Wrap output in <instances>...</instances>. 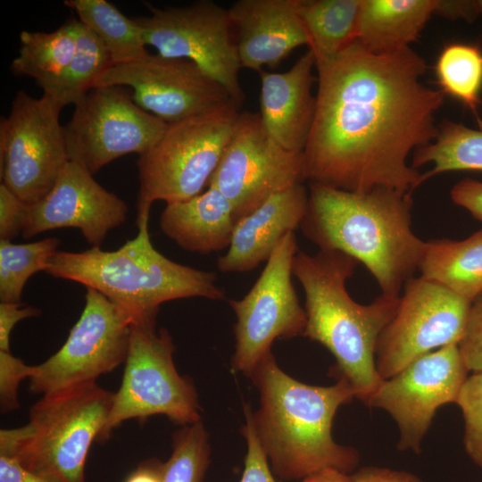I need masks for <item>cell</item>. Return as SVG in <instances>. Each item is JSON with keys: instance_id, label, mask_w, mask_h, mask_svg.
<instances>
[{"instance_id": "cell-13", "label": "cell", "mask_w": 482, "mask_h": 482, "mask_svg": "<svg viewBox=\"0 0 482 482\" xmlns=\"http://www.w3.org/2000/svg\"><path fill=\"white\" fill-rule=\"evenodd\" d=\"M74 105L63 127L67 152L91 174L120 156L144 154L168 127L120 86L94 87Z\"/></svg>"}, {"instance_id": "cell-26", "label": "cell", "mask_w": 482, "mask_h": 482, "mask_svg": "<svg viewBox=\"0 0 482 482\" xmlns=\"http://www.w3.org/2000/svg\"><path fill=\"white\" fill-rule=\"evenodd\" d=\"M77 19L71 18L51 32L23 30L19 54L11 63L16 76L34 79L42 89L52 85L71 62L77 46Z\"/></svg>"}, {"instance_id": "cell-32", "label": "cell", "mask_w": 482, "mask_h": 482, "mask_svg": "<svg viewBox=\"0 0 482 482\" xmlns=\"http://www.w3.org/2000/svg\"><path fill=\"white\" fill-rule=\"evenodd\" d=\"M208 436L201 420L173 435L172 453L162 463V482H204L209 464Z\"/></svg>"}, {"instance_id": "cell-1", "label": "cell", "mask_w": 482, "mask_h": 482, "mask_svg": "<svg viewBox=\"0 0 482 482\" xmlns=\"http://www.w3.org/2000/svg\"><path fill=\"white\" fill-rule=\"evenodd\" d=\"M316 108L303 150L305 181L350 192L412 194L421 173L410 154L435 140L445 95L424 85L425 60L411 47L377 54L355 40L315 64Z\"/></svg>"}, {"instance_id": "cell-15", "label": "cell", "mask_w": 482, "mask_h": 482, "mask_svg": "<svg viewBox=\"0 0 482 482\" xmlns=\"http://www.w3.org/2000/svg\"><path fill=\"white\" fill-rule=\"evenodd\" d=\"M304 181L303 153L273 140L259 113L241 112L207 186L229 201L237 222L273 195Z\"/></svg>"}, {"instance_id": "cell-11", "label": "cell", "mask_w": 482, "mask_h": 482, "mask_svg": "<svg viewBox=\"0 0 482 482\" xmlns=\"http://www.w3.org/2000/svg\"><path fill=\"white\" fill-rule=\"evenodd\" d=\"M145 5L149 14L133 19L145 46L154 47L162 56L194 62L240 106L245 97L238 78L242 67L228 9L211 0L182 7Z\"/></svg>"}, {"instance_id": "cell-22", "label": "cell", "mask_w": 482, "mask_h": 482, "mask_svg": "<svg viewBox=\"0 0 482 482\" xmlns=\"http://www.w3.org/2000/svg\"><path fill=\"white\" fill-rule=\"evenodd\" d=\"M236 220L229 201L215 187L182 202L166 204L162 231L179 247L207 254L228 248Z\"/></svg>"}, {"instance_id": "cell-6", "label": "cell", "mask_w": 482, "mask_h": 482, "mask_svg": "<svg viewBox=\"0 0 482 482\" xmlns=\"http://www.w3.org/2000/svg\"><path fill=\"white\" fill-rule=\"evenodd\" d=\"M113 397L96 382L44 395L31 406L27 424L0 430V454L56 482H85L87 453Z\"/></svg>"}, {"instance_id": "cell-19", "label": "cell", "mask_w": 482, "mask_h": 482, "mask_svg": "<svg viewBox=\"0 0 482 482\" xmlns=\"http://www.w3.org/2000/svg\"><path fill=\"white\" fill-rule=\"evenodd\" d=\"M242 68L275 67L310 41L296 0H238L228 9Z\"/></svg>"}, {"instance_id": "cell-20", "label": "cell", "mask_w": 482, "mask_h": 482, "mask_svg": "<svg viewBox=\"0 0 482 482\" xmlns=\"http://www.w3.org/2000/svg\"><path fill=\"white\" fill-rule=\"evenodd\" d=\"M308 201L309 191L299 183L238 220L226 253L218 259L219 270L245 272L267 262L283 237L300 228Z\"/></svg>"}, {"instance_id": "cell-8", "label": "cell", "mask_w": 482, "mask_h": 482, "mask_svg": "<svg viewBox=\"0 0 482 482\" xmlns=\"http://www.w3.org/2000/svg\"><path fill=\"white\" fill-rule=\"evenodd\" d=\"M173 352L170 335L165 328L156 330L155 320H133L121 384L97 442L131 419L164 415L183 426L200 420L195 389L177 371Z\"/></svg>"}, {"instance_id": "cell-45", "label": "cell", "mask_w": 482, "mask_h": 482, "mask_svg": "<svg viewBox=\"0 0 482 482\" xmlns=\"http://www.w3.org/2000/svg\"><path fill=\"white\" fill-rule=\"evenodd\" d=\"M477 10L478 14H482V0L476 1Z\"/></svg>"}, {"instance_id": "cell-29", "label": "cell", "mask_w": 482, "mask_h": 482, "mask_svg": "<svg viewBox=\"0 0 482 482\" xmlns=\"http://www.w3.org/2000/svg\"><path fill=\"white\" fill-rule=\"evenodd\" d=\"M436 84L448 95L468 108L474 115L479 129L482 119V48L477 44L450 43L440 52L435 67Z\"/></svg>"}, {"instance_id": "cell-30", "label": "cell", "mask_w": 482, "mask_h": 482, "mask_svg": "<svg viewBox=\"0 0 482 482\" xmlns=\"http://www.w3.org/2000/svg\"><path fill=\"white\" fill-rule=\"evenodd\" d=\"M76 33L77 46L71 62L52 85L43 89L63 107L79 102L97 77L113 65L104 44L78 19Z\"/></svg>"}, {"instance_id": "cell-39", "label": "cell", "mask_w": 482, "mask_h": 482, "mask_svg": "<svg viewBox=\"0 0 482 482\" xmlns=\"http://www.w3.org/2000/svg\"><path fill=\"white\" fill-rule=\"evenodd\" d=\"M453 203L482 221V182L465 179L457 182L450 193Z\"/></svg>"}, {"instance_id": "cell-40", "label": "cell", "mask_w": 482, "mask_h": 482, "mask_svg": "<svg viewBox=\"0 0 482 482\" xmlns=\"http://www.w3.org/2000/svg\"><path fill=\"white\" fill-rule=\"evenodd\" d=\"M0 482H56L28 470L14 458L0 454Z\"/></svg>"}, {"instance_id": "cell-25", "label": "cell", "mask_w": 482, "mask_h": 482, "mask_svg": "<svg viewBox=\"0 0 482 482\" xmlns=\"http://www.w3.org/2000/svg\"><path fill=\"white\" fill-rule=\"evenodd\" d=\"M315 64L335 58L357 38L361 0H296Z\"/></svg>"}, {"instance_id": "cell-36", "label": "cell", "mask_w": 482, "mask_h": 482, "mask_svg": "<svg viewBox=\"0 0 482 482\" xmlns=\"http://www.w3.org/2000/svg\"><path fill=\"white\" fill-rule=\"evenodd\" d=\"M459 348L469 370L482 371V294L472 303Z\"/></svg>"}, {"instance_id": "cell-4", "label": "cell", "mask_w": 482, "mask_h": 482, "mask_svg": "<svg viewBox=\"0 0 482 482\" xmlns=\"http://www.w3.org/2000/svg\"><path fill=\"white\" fill-rule=\"evenodd\" d=\"M358 263L338 251L319 250L312 255L298 251L293 261V276L305 295L303 336L333 354L339 378L366 403L382 380L376 367V348L396 313L400 297L381 294L369 304L353 301L345 283Z\"/></svg>"}, {"instance_id": "cell-7", "label": "cell", "mask_w": 482, "mask_h": 482, "mask_svg": "<svg viewBox=\"0 0 482 482\" xmlns=\"http://www.w3.org/2000/svg\"><path fill=\"white\" fill-rule=\"evenodd\" d=\"M230 104L168 124L161 138L137 160V216L152 204H172L202 193L218 167L240 114Z\"/></svg>"}, {"instance_id": "cell-33", "label": "cell", "mask_w": 482, "mask_h": 482, "mask_svg": "<svg viewBox=\"0 0 482 482\" xmlns=\"http://www.w3.org/2000/svg\"><path fill=\"white\" fill-rule=\"evenodd\" d=\"M455 403L464 418L466 451L482 469V371L467 378Z\"/></svg>"}, {"instance_id": "cell-28", "label": "cell", "mask_w": 482, "mask_h": 482, "mask_svg": "<svg viewBox=\"0 0 482 482\" xmlns=\"http://www.w3.org/2000/svg\"><path fill=\"white\" fill-rule=\"evenodd\" d=\"M427 163L433 166L421 173V184L431 177L453 170L482 171V129H470L445 120L438 125L434 142L413 152L411 166L417 169Z\"/></svg>"}, {"instance_id": "cell-12", "label": "cell", "mask_w": 482, "mask_h": 482, "mask_svg": "<svg viewBox=\"0 0 482 482\" xmlns=\"http://www.w3.org/2000/svg\"><path fill=\"white\" fill-rule=\"evenodd\" d=\"M297 252L295 232H290L278 245L249 292L240 300L229 301L237 317L232 365L249 377L271 353L275 339L303 336L306 312L292 282Z\"/></svg>"}, {"instance_id": "cell-18", "label": "cell", "mask_w": 482, "mask_h": 482, "mask_svg": "<svg viewBox=\"0 0 482 482\" xmlns=\"http://www.w3.org/2000/svg\"><path fill=\"white\" fill-rule=\"evenodd\" d=\"M126 203L104 188L83 165L69 161L52 189L28 205L22 236L30 238L44 231L79 229L93 246L127 218Z\"/></svg>"}, {"instance_id": "cell-31", "label": "cell", "mask_w": 482, "mask_h": 482, "mask_svg": "<svg viewBox=\"0 0 482 482\" xmlns=\"http://www.w3.org/2000/svg\"><path fill=\"white\" fill-rule=\"evenodd\" d=\"M59 245L60 239L56 237L27 244L0 240L1 302L20 303L29 278L37 271H46Z\"/></svg>"}, {"instance_id": "cell-35", "label": "cell", "mask_w": 482, "mask_h": 482, "mask_svg": "<svg viewBox=\"0 0 482 482\" xmlns=\"http://www.w3.org/2000/svg\"><path fill=\"white\" fill-rule=\"evenodd\" d=\"M245 418L243 435L246 440L247 453L239 482H276L269 468L268 458L260 443L249 407H245Z\"/></svg>"}, {"instance_id": "cell-21", "label": "cell", "mask_w": 482, "mask_h": 482, "mask_svg": "<svg viewBox=\"0 0 482 482\" xmlns=\"http://www.w3.org/2000/svg\"><path fill=\"white\" fill-rule=\"evenodd\" d=\"M313 68L315 58L308 49L287 71L259 72L263 126L273 140L294 153H303L314 120Z\"/></svg>"}, {"instance_id": "cell-2", "label": "cell", "mask_w": 482, "mask_h": 482, "mask_svg": "<svg viewBox=\"0 0 482 482\" xmlns=\"http://www.w3.org/2000/svg\"><path fill=\"white\" fill-rule=\"evenodd\" d=\"M303 235L320 250L362 263L382 295L400 297L419 269L425 241L411 229V195L378 187L350 192L310 184Z\"/></svg>"}, {"instance_id": "cell-16", "label": "cell", "mask_w": 482, "mask_h": 482, "mask_svg": "<svg viewBox=\"0 0 482 482\" xmlns=\"http://www.w3.org/2000/svg\"><path fill=\"white\" fill-rule=\"evenodd\" d=\"M101 86L130 87L139 107L168 124L236 104L228 90L194 62L159 54L111 66L93 87Z\"/></svg>"}, {"instance_id": "cell-24", "label": "cell", "mask_w": 482, "mask_h": 482, "mask_svg": "<svg viewBox=\"0 0 482 482\" xmlns=\"http://www.w3.org/2000/svg\"><path fill=\"white\" fill-rule=\"evenodd\" d=\"M418 270L472 303L482 294V229L462 240L425 241Z\"/></svg>"}, {"instance_id": "cell-27", "label": "cell", "mask_w": 482, "mask_h": 482, "mask_svg": "<svg viewBox=\"0 0 482 482\" xmlns=\"http://www.w3.org/2000/svg\"><path fill=\"white\" fill-rule=\"evenodd\" d=\"M64 4L100 39L113 65L130 62L149 54L137 23L112 4L106 0H65Z\"/></svg>"}, {"instance_id": "cell-23", "label": "cell", "mask_w": 482, "mask_h": 482, "mask_svg": "<svg viewBox=\"0 0 482 482\" xmlns=\"http://www.w3.org/2000/svg\"><path fill=\"white\" fill-rule=\"evenodd\" d=\"M436 4L437 0H361L356 40L377 54L408 48Z\"/></svg>"}, {"instance_id": "cell-41", "label": "cell", "mask_w": 482, "mask_h": 482, "mask_svg": "<svg viewBox=\"0 0 482 482\" xmlns=\"http://www.w3.org/2000/svg\"><path fill=\"white\" fill-rule=\"evenodd\" d=\"M352 477L354 482H422L408 472L374 467L361 470Z\"/></svg>"}, {"instance_id": "cell-37", "label": "cell", "mask_w": 482, "mask_h": 482, "mask_svg": "<svg viewBox=\"0 0 482 482\" xmlns=\"http://www.w3.org/2000/svg\"><path fill=\"white\" fill-rule=\"evenodd\" d=\"M28 204L0 184V240L11 241L22 232Z\"/></svg>"}, {"instance_id": "cell-5", "label": "cell", "mask_w": 482, "mask_h": 482, "mask_svg": "<svg viewBox=\"0 0 482 482\" xmlns=\"http://www.w3.org/2000/svg\"><path fill=\"white\" fill-rule=\"evenodd\" d=\"M149 214L137 216L138 232L115 251L99 246L73 253L57 251L46 272L94 288L129 311L134 320H155L167 301L225 299L216 274L173 262L152 245Z\"/></svg>"}, {"instance_id": "cell-10", "label": "cell", "mask_w": 482, "mask_h": 482, "mask_svg": "<svg viewBox=\"0 0 482 482\" xmlns=\"http://www.w3.org/2000/svg\"><path fill=\"white\" fill-rule=\"evenodd\" d=\"M133 320L125 308L87 287L84 309L63 345L32 365L29 392L44 395L94 383L115 370L126 361Z\"/></svg>"}, {"instance_id": "cell-34", "label": "cell", "mask_w": 482, "mask_h": 482, "mask_svg": "<svg viewBox=\"0 0 482 482\" xmlns=\"http://www.w3.org/2000/svg\"><path fill=\"white\" fill-rule=\"evenodd\" d=\"M32 365H27L11 352L0 351V410L2 414L20 407L19 386L29 378Z\"/></svg>"}, {"instance_id": "cell-42", "label": "cell", "mask_w": 482, "mask_h": 482, "mask_svg": "<svg viewBox=\"0 0 482 482\" xmlns=\"http://www.w3.org/2000/svg\"><path fill=\"white\" fill-rule=\"evenodd\" d=\"M434 14H437L449 20L465 19L471 21L478 13L476 1L437 0Z\"/></svg>"}, {"instance_id": "cell-17", "label": "cell", "mask_w": 482, "mask_h": 482, "mask_svg": "<svg viewBox=\"0 0 482 482\" xmlns=\"http://www.w3.org/2000/svg\"><path fill=\"white\" fill-rule=\"evenodd\" d=\"M468 371L459 345H446L382 379L366 404L382 408L395 419L400 449L419 452L436 410L456 402Z\"/></svg>"}, {"instance_id": "cell-14", "label": "cell", "mask_w": 482, "mask_h": 482, "mask_svg": "<svg viewBox=\"0 0 482 482\" xmlns=\"http://www.w3.org/2000/svg\"><path fill=\"white\" fill-rule=\"evenodd\" d=\"M403 290L396 313L376 348L382 379L434 349L459 345L468 322L471 302L436 281L411 278Z\"/></svg>"}, {"instance_id": "cell-9", "label": "cell", "mask_w": 482, "mask_h": 482, "mask_svg": "<svg viewBox=\"0 0 482 482\" xmlns=\"http://www.w3.org/2000/svg\"><path fill=\"white\" fill-rule=\"evenodd\" d=\"M63 106L48 94L35 98L19 91L0 120L1 183L28 205L42 199L69 162Z\"/></svg>"}, {"instance_id": "cell-43", "label": "cell", "mask_w": 482, "mask_h": 482, "mask_svg": "<svg viewBox=\"0 0 482 482\" xmlns=\"http://www.w3.org/2000/svg\"><path fill=\"white\" fill-rule=\"evenodd\" d=\"M162 463L156 459L141 462L124 482H162Z\"/></svg>"}, {"instance_id": "cell-38", "label": "cell", "mask_w": 482, "mask_h": 482, "mask_svg": "<svg viewBox=\"0 0 482 482\" xmlns=\"http://www.w3.org/2000/svg\"><path fill=\"white\" fill-rule=\"evenodd\" d=\"M41 311L34 306H24L21 303H0V351L11 352L10 337L16 323L20 320L37 317Z\"/></svg>"}, {"instance_id": "cell-3", "label": "cell", "mask_w": 482, "mask_h": 482, "mask_svg": "<svg viewBox=\"0 0 482 482\" xmlns=\"http://www.w3.org/2000/svg\"><path fill=\"white\" fill-rule=\"evenodd\" d=\"M251 378L261 395L253 423L278 476L296 479L325 469L345 473L354 469L357 452L337 445L331 435L337 409L355 397L345 379L338 378L329 386L301 383L280 370L271 353Z\"/></svg>"}, {"instance_id": "cell-44", "label": "cell", "mask_w": 482, "mask_h": 482, "mask_svg": "<svg viewBox=\"0 0 482 482\" xmlns=\"http://www.w3.org/2000/svg\"><path fill=\"white\" fill-rule=\"evenodd\" d=\"M302 482H354L353 477L336 469H325L303 479Z\"/></svg>"}]
</instances>
